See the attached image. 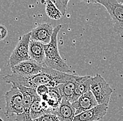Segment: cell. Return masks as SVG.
Masks as SVG:
<instances>
[{"instance_id":"1","label":"cell","mask_w":123,"mask_h":121,"mask_svg":"<svg viewBox=\"0 0 123 121\" xmlns=\"http://www.w3.org/2000/svg\"><path fill=\"white\" fill-rule=\"evenodd\" d=\"M76 74H69L58 71L51 68L44 67L43 70L37 75L23 76L12 74L4 76V81L12 85H20L26 88H36L40 85H46L48 88H55L62 83H66Z\"/></svg>"},{"instance_id":"2","label":"cell","mask_w":123,"mask_h":121,"mask_svg":"<svg viewBox=\"0 0 123 121\" xmlns=\"http://www.w3.org/2000/svg\"><path fill=\"white\" fill-rule=\"evenodd\" d=\"M62 27V26L61 25H58L54 28L50 42L47 45H44L45 60L43 64L47 67L57 70L58 71L69 74H75L74 71L63 60L59 53L57 36Z\"/></svg>"},{"instance_id":"3","label":"cell","mask_w":123,"mask_h":121,"mask_svg":"<svg viewBox=\"0 0 123 121\" xmlns=\"http://www.w3.org/2000/svg\"><path fill=\"white\" fill-rule=\"evenodd\" d=\"M87 2L99 4L105 7L111 18L113 30L123 38V1L101 0Z\"/></svg>"},{"instance_id":"4","label":"cell","mask_w":123,"mask_h":121,"mask_svg":"<svg viewBox=\"0 0 123 121\" xmlns=\"http://www.w3.org/2000/svg\"><path fill=\"white\" fill-rule=\"evenodd\" d=\"M90 91L98 104H108L111 96L113 92V90L99 74L92 77Z\"/></svg>"},{"instance_id":"5","label":"cell","mask_w":123,"mask_h":121,"mask_svg":"<svg viewBox=\"0 0 123 121\" xmlns=\"http://www.w3.org/2000/svg\"><path fill=\"white\" fill-rule=\"evenodd\" d=\"M5 112L7 118L22 114L23 109V95L20 90L12 85L11 88L5 94Z\"/></svg>"},{"instance_id":"6","label":"cell","mask_w":123,"mask_h":121,"mask_svg":"<svg viewBox=\"0 0 123 121\" xmlns=\"http://www.w3.org/2000/svg\"><path fill=\"white\" fill-rule=\"evenodd\" d=\"M30 42V33L23 35L17 44L15 49L9 58V65L13 68L18 64L31 60L29 55V45Z\"/></svg>"},{"instance_id":"7","label":"cell","mask_w":123,"mask_h":121,"mask_svg":"<svg viewBox=\"0 0 123 121\" xmlns=\"http://www.w3.org/2000/svg\"><path fill=\"white\" fill-rule=\"evenodd\" d=\"M21 92L23 98V109L22 114L15 115V121H32L30 116V107L33 99L37 95L36 90L26 88L20 85H13Z\"/></svg>"},{"instance_id":"8","label":"cell","mask_w":123,"mask_h":121,"mask_svg":"<svg viewBox=\"0 0 123 121\" xmlns=\"http://www.w3.org/2000/svg\"><path fill=\"white\" fill-rule=\"evenodd\" d=\"M44 67V65L41 64L34 60H29L18 64L11 68V71L13 74L20 76H32L39 74Z\"/></svg>"},{"instance_id":"9","label":"cell","mask_w":123,"mask_h":121,"mask_svg":"<svg viewBox=\"0 0 123 121\" xmlns=\"http://www.w3.org/2000/svg\"><path fill=\"white\" fill-rule=\"evenodd\" d=\"M108 104H98L90 110L75 115L73 121H98L106 114Z\"/></svg>"},{"instance_id":"10","label":"cell","mask_w":123,"mask_h":121,"mask_svg":"<svg viewBox=\"0 0 123 121\" xmlns=\"http://www.w3.org/2000/svg\"><path fill=\"white\" fill-rule=\"evenodd\" d=\"M54 28L50 24L41 23L30 32V39L47 45L50 42Z\"/></svg>"},{"instance_id":"11","label":"cell","mask_w":123,"mask_h":121,"mask_svg":"<svg viewBox=\"0 0 123 121\" xmlns=\"http://www.w3.org/2000/svg\"><path fill=\"white\" fill-rule=\"evenodd\" d=\"M71 104L76 110L75 115L83 113L85 111L90 110L93 107L98 105L96 99L90 90L85 93Z\"/></svg>"},{"instance_id":"12","label":"cell","mask_w":123,"mask_h":121,"mask_svg":"<svg viewBox=\"0 0 123 121\" xmlns=\"http://www.w3.org/2000/svg\"><path fill=\"white\" fill-rule=\"evenodd\" d=\"M76 110L69 101L62 99L55 115L60 121H73L75 117Z\"/></svg>"},{"instance_id":"13","label":"cell","mask_w":123,"mask_h":121,"mask_svg":"<svg viewBox=\"0 0 123 121\" xmlns=\"http://www.w3.org/2000/svg\"><path fill=\"white\" fill-rule=\"evenodd\" d=\"M29 55L31 60L44 65L45 51L44 44L37 41L31 40L29 45ZM45 66V65H44Z\"/></svg>"},{"instance_id":"14","label":"cell","mask_w":123,"mask_h":121,"mask_svg":"<svg viewBox=\"0 0 123 121\" xmlns=\"http://www.w3.org/2000/svg\"><path fill=\"white\" fill-rule=\"evenodd\" d=\"M92 76H80L76 83L74 93L71 98L69 102L73 103L76 102L80 97H81L85 93L90 90V83H91Z\"/></svg>"},{"instance_id":"15","label":"cell","mask_w":123,"mask_h":121,"mask_svg":"<svg viewBox=\"0 0 123 121\" xmlns=\"http://www.w3.org/2000/svg\"><path fill=\"white\" fill-rule=\"evenodd\" d=\"M79 77L80 76L74 75V76L67 82L60 84L57 86L62 99L70 101V99L74 93L76 85Z\"/></svg>"},{"instance_id":"16","label":"cell","mask_w":123,"mask_h":121,"mask_svg":"<svg viewBox=\"0 0 123 121\" xmlns=\"http://www.w3.org/2000/svg\"><path fill=\"white\" fill-rule=\"evenodd\" d=\"M47 95H48V99L46 102L47 103L49 108L51 110L52 114L55 115L57 109L58 108L61 103L62 97L57 87L49 88Z\"/></svg>"},{"instance_id":"17","label":"cell","mask_w":123,"mask_h":121,"mask_svg":"<svg viewBox=\"0 0 123 121\" xmlns=\"http://www.w3.org/2000/svg\"><path fill=\"white\" fill-rule=\"evenodd\" d=\"M41 101V99L38 95H37L33 99L30 107V116L32 120L37 119L43 115L47 114L46 111L42 106Z\"/></svg>"},{"instance_id":"18","label":"cell","mask_w":123,"mask_h":121,"mask_svg":"<svg viewBox=\"0 0 123 121\" xmlns=\"http://www.w3.org/2000/svg\"><path fill=\"white\" fill-rule=\"evenodd\" d=\"M45 4V9L47 15L53 20H59L60 19L62 15L60 11L57 8L55 5L53 3L52 1L47 0L45 2H42Z\"/></svg>"},{"instance_id":"19","label":"cell","mask_w":123,"mask_h":121,"mask_svg":"<svg viewBox=\"0 0 123 121\" xmlns=\"http://www.w3.org/2000/svg\"><path fill=\"white\" fill-rule=\"evenodd\" d=\"M53 3L55 5L57 8L60 11L62 16L65 15L67 13V5L69 3V1H60V0H54L52 1Z\"/></svg>"},{"instance_id":"20","label":"cell","mask_w":123,"mask_h":121,"mask_svg":"<svg viewBox=\"0 0 123 121\" xmlns=\"http://www.w3.org/2000/svg\"><path fill=\"white\" fill-rule=\"evenodd\" d=\"M32 121H60L57 117L53 114H45Z\"/></svg>"},{"instance_id":"21","label":"cell","mask_w":123,"mask_h":121,"mask_svg":"<svg viewBox=\"0 0 123 121\" xmlns=\"http://www.w3.org/2000/svg\"><path fill=\"white\" fill-rule=\"evenodd\" d=\"M48 90H49V88L46 85H40L36 88V92L39 97H41L44 95H46L48 92Z\"/></svg>"},{"instance_id":"22","label":"cell","mask_w":123,"mask_h":121,"mask_svg":"<svg viewBox=\"0 0 123 121\" xmlns=\"http://www.w3.org/2000/svg\"><path fill=\"white\" fill-rule=\"evenodd\" d=\"M8 30L7 28L2 25H0V40H3L7 37Z\"/></svg>"},{"instance_id":"23","label":"cell","mask_w":123,"mask_h":121,"mask_svg":"<svg viewBox=\"0 0 123 121\" xmlns=\"http://www.w3.org/2000/svg\"><path fill=\"white\" fill-rule=\"evenodd\" d=\"M0 121H3V120H2V119H1V118H0Z\"/></svg>"}]
</instances>
